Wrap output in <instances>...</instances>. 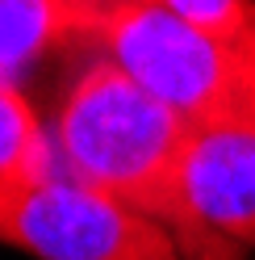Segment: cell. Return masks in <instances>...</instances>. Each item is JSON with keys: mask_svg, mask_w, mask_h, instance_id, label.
Listing matches in <instances>:
<instances>
[{"mask_svg": "<svg viewBox=\"0 0 255 260\" xmlns=\"http://www.w3.org/2000/svg\"><path fill=\"white\" fill-rule=\"evenodd\" d=\"M97 21L75 0H0V84L21 88L55 51L88 46Z\"/></svg>", "mask_w": 255, "mask_h": 260, "instance_id": "cell-5", "label": "cell"}, {"mask_svg": "<svg viewBox=\"0 0 255 260\" xmlns=\"http://www.w3.org/2000/svg\"><path fill=\"white\" fill-rule=\"evenodd\" d=\"M92 51L125 68L193 130L255 126V42H226L159 5L109 13Z\"/></svg>", "mask_w": 255, "mask_h": 260, "instance_id": "cell-2", "label": "cell"}, {"mask_svg": "<svg viewBox=\"0 0 255 260\" xmlns=\"http://www.w3.org/2000/svg\"><path fill=\"white\" fill-rule=\"evenodd\" d=\"M172 235L184 260H243L255 248V126L193 130Z\"/></svg>", "mask_w": 255, "mask_h": 260, "instance_id": "cell-4", "label": "cell"}, {"mask_svg": "<svg viewBox=\"0 0 255 260\" xmlns=\"http://www.w3.org/2000/svg\"><path fill=\"white\" fill-rule=\"evenodd\" d=\"M188 143L193 126L101 51L79 63L55 101V168L142 210L167 231L176 226V185Z\"/></svg>", "mask_w": 255, "mask_h": 260, "instance_id": "cell-1", "label": "cell"}, {"mask_svg": "<svg viewBox=\"0 0 255 260\" xmlns=\"http://www.w3.org/2000/svg\"><path fill=\"white\" fill-rule=\"evenodd\" d=\"M79 9L88 13L92 21H97V29H101V21L109 17V13H121V9H138V5H155V0H75Z\"/></svg>", "mask_w": 255, "mask_h": 260, "instance_id": "cell-8", "label": "cell"}, {"mask_svg": "<svg viewBox=\"0 0 255 260\" xmlns=\"http://www.w3.org/2000/svg\"><path fill=\"white\" fill-rule=\"evenodd\" d=\"M0 243L34 260H184L163 222L59 168L0 193Z\"/></svg>", "mask_w": 255, "mask_h": 260, "instance_id": "cell-3", "label": "cell"}, {"mask_svg": "<svg viewBox=\"0 0 255 260\" xmlns=\"http://www.w3.org/2000/svg\"><path fill=\"white\" fill-rule=\"evenodd\" d=\"M51 168H55L51 126L42 122L25 88L0 84V193H9L21 181H34Z\"/></svg>", "mask_w": 255, "mask_h": 260, "instance_id": "cell-6", "label": "cell"}, {"mask_svg": "<svg viewBox=\"0 0 255 260\" xmlns=\"http://www.w3.org/2000/svg\"><path fill=\"white\" fill-rule=\"evenodd\" d=\"M172 17L226 42H255V0H155Z\"/></svg>", "mask_w": 255, "mask_h": 260, "instance_id": "cell-7", "label": "cell"}]
</instances>
